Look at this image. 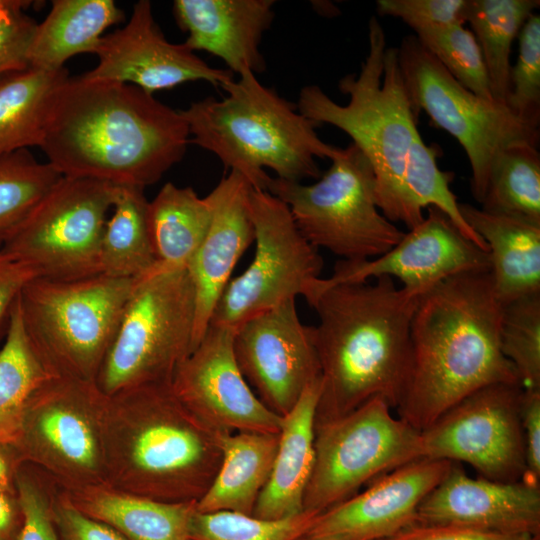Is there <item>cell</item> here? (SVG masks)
Here are the masks:
<instances>
[{
    "instance_id": "obj_25",
    "label": "cell",
    "mask_w": 540,
    "mask_h": 540,
    "mask_svg": "<svg viewBox=\"0 0 540 540\" xmlns=\"http://www.w3.org/2000/svg\"><path fill=\"white\" fill-rule=\"evenodd\" d=\"M467 225L484 240L491 277L502 305L540 293V223L459 203Z\"/></svg>"
},
{
    "instance_id": "obj_50",
    "label": "cell",
    "mask_w": 540,
    "mask_h": 540,
    "mask_svg": "<svg viewBox=\"0 0 540 540\" xmlns=\"http://www.w3.org/2000/svg\"><path fill=\"white\" fill-rule=\"evenodd\" d=\"M299 540H339V539H333V538H313V537L304 536V537H302V538L299 539Z\"/></svg>"
},
{
    "instance_id": "obj_10",
    "label": "cell",
    "mask_w": 540,
    "mask_h": 540,
    "mask_svg": "<svg viewBox=\"0 0 540 540\" xmlns=\"http://www.w3.org/2000/svg\"><path fill=\"white\" fill-rule=\"evenodd\" d=\"M397 53L414 111H425L460 143L471 167V192L481 203L497 154L519 143L538 146L539 125L518 117L506 104L463 87L415 35L403 38Z\"/></svg>"
},
{
    "instance_id": "obj_3",
    "label": "cell",
    "mask_w": 540,
    "mask_h": 540,
    "mask_svg": "<svg viewBox=\"0 0 540 540\" xmlns=\"http://www.w3.org/2000/svg\"><path fill=\"white\" fill-rule=\"evenodd\" d=\"M502 307L490 271L453 276L420 297L398 417L422 431L480 388L520 384L500 348Z\"/></svg>"
},
{
    "instance_id": "obj_45",
    "label": "cell",
    "mask_w": 540,
    "mask_h": 540,
    "mask_svg": "<svg viewBox=\"0 0 540 540\" xmlns=\"http://www.w3.org/2000/svg\"><path fill=\"white\" fill-rule=\"evenodd\" d=\"M520 412L526 466L522 481L540 487V390L524 389Z\"/></svg>"
},
{
    "instance_id": "obj_19",
    "label": "cell",
    "mask_w": 540,
    "mask_h": 540,
    "mask_svg": "<svg viewBox=\"0 0 540 540\" xmlns=\"http://www.w3.org/2000/svg\"><path fill=\"white\" fill-rule=\"evenodd\" d=\"M98 64L82 76L134 85L152 94L191 81L216 87L234 79L229 69L208 65L185 43L169 42L148 0L136 2L123 28L104 35L95 52Z\"/></svg>"
},
{
    "instance_id": "obj_36",
    "label": "cell",
    "mask_w": 540,
    "mask_h": 540,
    "mask_svg": "<svg viewBox=\"0 0 540 540\" xmlns=\"http://www.w3.org/2000/svg\"><path fill=\"white\" fill-rule=\"evenodd\" d=\"M60 177L28 149L0 156V250Z\"/></svg>"
},
{
    "instance_id": "obj_35",
    "label": "cell",
    "mask_w": 540,
    "mask_h": 540,
    "mask_svg": "<svg viewBox=\"0 0 540 540\" xmlns=\"http://www.w3.org/2000/svg\"><path fill=\"white\" fill-rule=\"evenodd\" d=\"M439 149L426 145L418 135L409 147L403 184L413 211L424 218L423 210L436 207L445 213L468 239L488 251L484 240L465 222L455 194L450 189L452 172L442 171L437 165Z\"/></svg>"
},
{
    "instance_id": "obj_42",
    "label": "cell",
    "mask_w": 540,
    "mask_h": 540,
    "mask_svg": "<svg viewBox=\"0 0 540 540\" xmlns=\"http://www.w3.org/2000/svg\"><path fill=\"white\" fill-rule=\"evenodd\" d=\"M30 3L0 0V78L29 68L28 52L37 26L25 12Z\"/></svg>"
},
{
    "instance_id": "obj_9",
    "label": "cell",
    "mask_w": 540,
    "mask_h": 540,
    "mask_svg": "<svg viewBox=\"0 0 540 540\" xmlns=\"http://www.w3.org/2000/svg\"><path fill=\"white\" fill-rule=\"evenodd\" d=\"M195 294L187 269L137 279L96 385L106 396L170 384L194 349Z\"/></svg>"
},
{
    "instance_id": "obj_49",
    "label": "cell",
    "mask_w": 540,
    "mask_h": 540,
    "mask_svg": "<svg viewBox=\"0 0 540 540\" xmlns=\"http://www.w3.org/2000/svg\"><path fill=\"white\" fill-rule=\"evenodd\" d=\"M23 464L13 445L0 443V488L16 490V476Z\"/></svg>"
},
{
    "instance_id": "obj_16",
    "label": "cell",
    "mask_w": 540,
    "mask_h": 540,
    "mask_svg": "<svg viewBox=\"0 0 540 540\" xmlns=\"http://www.w3.org/2000/svg\"><path fill=\"white\" fill-rule=\"evenodd\" d=\"M237 365L257 397L280 417L320 378L314 326L301 322L295 299H289L243 322L235 329Z\"/></svg>"
},
{
    "instance_id": "obj_44",
    "label": "cell",
    "mask_w": 540,
    "mask_h": 540,
    "mask_svg": "<svg viewBox=\"0 0 540 540\" xmlns=\"http://www.w3.org/2000/svg\"><path fill=\"white\" fill-rule=\"evenodd\" d=\"M51 514L59 540H128L109 525L77 509L55 483Z\"/></svg>"
},
{
    "instance_id": "obj_38",
    "label": "cell",
    "mask_w": 540,
    "mask_h": 540,
    "mask_svg": "<svg viewBox=\"0 0 540 540\" xmlns=\"http://www.w3.org/2000/svg\"><path fill=\"white\" fill-rule=\"evenodd\" d=\"M500 348L525 390H540V293L502 307Z\"/></svg>"
},
{
    "instance_id": "obj_34",
    "label": "cell",
    "mask_w": 540,
    "mask_h": 540,
    "mask_svg": "<svg viewBox=\"0 0 540 540\" xmlns=\"http://www.w3.org/2000/svg\"><path fill=\"white\" fill-rule=\"evenodd\" d=\"M482 209L540 223V153L538 146L514 144L492 162Z\"/></svg>"
},
{
    "instance_id": "obj_28",
    "label": "cell",
    "mask_w": 540,
    "mask_h": 540,
    "mask_svg": "<svg viewBox=\"0 0 540 540\" xmlns=\"http://www.w3.org/2000/svg\"><path fill=\"white\" fill-rule=\"evenodd\" d=\"M123 18L113 0H54L46 18L35 28L29 68L59 70L75 55L95 54L103 32Z\"/></svg>"
},
{
    "instance_id": "obj_48",
    "label": "cell",
    "mask_w": 540,
    "mask_h": 540,
    "mask_svg": "<svg viewBox=\"0 0 540 540\" xmlns=\"http://www.w3.org/2000/svg\"><path fill=\"white\" fill-rule=\"evenodd\" d=\"M22 522L17 490L0 488V540H18Z\"/></svg>"
},
{
    "instance_id": "obj_26",
    "label": "cell",
    "mask_w": 540,
    "mask_h": 540,
    "mask_svg": "<svg viewBox=\"0 0 540 540\" xmlns=\"http://www.w3.org/2000/svg\"><path fill=\"white\" fill-rule=\"evenodd\" d=\"M60 489L81 512L128 540H189L196 502H163L106 484Z\"/></svg>"
},
{
    "instance_id": "obj_32",
    "label": "cell",
    "mask_w": 540,
    "mask_h": 540,
    "mask_svg": "<svg viewBox=\"0 0 540 540\" xmlns=\"http://www.w3.org/2000/svg\"><path fill=\"white\" fill-rule=\"evenodd\" d=\"M539 0H467L466 22L482 53L492 96L506 104L513 42Z\"/></svg>"
},
{
    "instance_id": "obj_8",
    "label": "cell",
    "mask_w": 540,
    "mask_h": 540,
    "mask_svg": "<svg viewBox=\"0 0 540 540\" xmlns=\"http://www.w3.org/2000/svg\"><path fill=\"white\" fill-rule=\"evenodd\" d=\"M331 162L312 184L271 177L266 191L288 206L301 234L317 249L350 262L386 253L404 232L377 207L370 162L352 142Z\"/></svg>"
},
{
    "instance_id": "obj_23",
    "label": "cell",
    "mask_w": 540,
    "mask_h": 540,
    "mask_svg": "<svg viewBox=\"0 0 540 540\" xmlns=\"http://www.w3.org/2000/svg\"><path fill=\"white\" fill-rule=\"evenodd\" d=\"M273 0H175L173 15L192 51H206L238 75L261 73L259 45L274 19Z\"/></svg>"
},
{
    "instance_id": "obj_17",
    "label": "cell",
    "mask_w": 540,
    "mask_h": 540,
    "mask_svg": "<svg viewBox=\"0 0 540 540\" xmlns=\"http://www.w3.org/2000/svg\"><path fill=\"white\" fill-rule=\"evenodd\" d=\"M234 332L209 325L177 368L171 390L189 410L221 432L279 433L282 417L260 401L237 365Z\"/></svg>"
},
{
    "instance_id": "obj_6",
    "label": "cell",
    "mask_w": 540,
    "mask_h": 540,
    "mask_svg": "<svg viewBox=\"0 0 540 540\" xmlns=\"http://www.w3.org/2000/svg\"><path fill=\"white\" fill-rule=\"evenodd\" d=\"M369 49L358 74L342 77L340 91L346 105L332 100L319 86H304L298 111L317 125H333L353 140L370 162L375 176V198L392 223L411 229L423 221L411 208L403 178L406 157L420 135L398 63L397 48L386 47L383 27L375 17L368 24Z\"/></svg>"
},
{
    "instance_id": "obj_24",
    "label": "cell",
    "mask_w": 540,
    "mask_h": 540,
    "mask_svg": "<svg viewBox=\"0 0 540 540\" xmlns=\"http://www.w3.org/2000/svg\"><path fill=\"white\" fill-rule=\"evenodd\" d=\"M321 377L306 387L295 406L282 417L279 442L270 477L253 516L280 519L304 510L303 499L314 465V430Z\"/></svg>"
},
{
    "instance_id": "obj_14",
    "label": "cell",
    "mask_w": 540,
    "mask_h": 540,
    "mask_svg": "<svg viewBox=\"0 0 540 540\" xmlns=\"http://www.w3.org/2000/svg\"><path fill=\"white\" fill-rule=\"evenodd\" d=\"M249 206L253 260L228 282L209 325L236 329L289 299L305 297L321 278L323 259L297 228L288 206L268 191L253 188Z\"/></svg>"
},
{
    "instance_id": "obj_4",
    "label": "cell",
    "mask_w": 540,
    "mask_h": 540,
    "mask_svg": "<svg viewBox=\"0 0 540 540\" xmlns=\"http://www.w3.org/2000/svg\"><path fill=\"white\" fill-rule=\"evenodd\" d=\"M223 433L189 410L170 384L106 396V485L163 502H197L221 464Z\"/></svg>"
},
{
    "instance_id": "obj_43",
    "label": "cell",
    "mask_w": 540,
    "mask_h": 540,
    "mask_svg": "<svg viewBox=\"0 0 540 540\" xmlns=\"http://www.w3.org/2000/svg\"><path fill=\"white\" fill-rule=\"evenodd\" d=\"M376 6L380 15L401 19L415 33L466 23L467 0H378Z\"/></svg>"
},
{
    "instance_id": "obj_22",
    "label": "cell",
    "mask_w": 540,
    "mask_h": 540,
    "mask_svg": "<svg viewBox=\"0 0 540 540\" xmlns=\"http://www.w3.org/2000/svg\"><path fill=\"white\" fill-rule=\"evenodd\" d=\"M251 190L252 186L241 174L230 171L206 196L211 221L186 268L195 294L194 349L210 324L236 263L254 241L249 206Z\"/></svg>"
},
{
    "instance_id": "obj_15",
    "label": "cell",
    "mask_w": 540,
    "mask_h": 540,
    "mask_svg": "<svg viewBox=\"0 0 540 540\" xmlns=\"http://www.w3.org/2000/svg\"><path fill=\"white\" fill-rule=\"evenodd\" d=\"M523 391L519 383H495L471 393L420 431L422 458L463 462L493 481H521Z\"/></svg>"
},
{
    "instance_id": "obj_11",
    "label": "cell",
    "mask_w": 540,
    "mask_h": 540,
    "mask_svg": "<svg viewBox=\"0 0 540 540\" xmlns=\"http://www.w3.org/2000/svg\"><path fill=\"white\" fill-rule=\"evenodd\" d=\"M106 403L96 383L52 376L31 397L15 448L58 487L105 482L103 419Z\"/></svg>"
},
{
    "instance_id": "obj_40",
    "label": "cell",
    "mask_w": 540,
    "mask_h": 540,
    "mask_svg": "<svg viewBox=\"0 0 540 540\" xmlns=\"http://www.w3.org/2000/svg\"><path fill=\"white\" fill-rule=\"evenodd\" d=\"M518 56L511 66L506 105L518 117L540 124V16L533 13L518 34Z\"/></svg>"
},
{
    "instance_id": "obj_18",
    "label": "cell",
    "mask_w": 540,
    "mask_h": 540,
    "mask_svg": "<svg viewBox=\"0 0 540 540\" xmlns=\"http://www.w3.org/2000/svg\"><path fill=\"white\" fill-rule=\"evenodd\" d=\"M423 221L408 229L386 253L364 261L340 260L329 284L365 282L370 277L399 279L402 288L422 296L453 276L490 271L489 252L468 239L452 220L436 207H428Z\"/></svg>"
},
{
    "instance_id": "obj_29",
    "label": "cell",
    "mask_w": 540,
    "mask_h": 540,
    "mask_svg": "<svg viewBox=\"0 0 540 540\" xmlns=\"http://www.w3.org/2000/svg\"><path fill=\"white\" fill-rule=\"evenodd\" d=\"M211 221L205 197L168 182L148 202L147 222L156 264L152 273L187 268ZM149 274V275H150ZM148 276V275H147Z\"/></svg>"
},
{
    "instance_id": "obj_7",
    "label": "cell",
    "mask_w": 540,
    "mask_h": 540,
    "mask_svg": "<svg viewBox=\"0 0 540 540\" xmlns=\"http://www.w3.org/2000/svg\"><path fill=\"white\" fill-rule=\"evenodd\" d=\"M136 281L99 273L34 277L24 286L18 298L22 324L53 375L96 383Z\"/></svg>"
},
{
    "instance_id": "obj_47",
    "label": "cell",
    "mask_w": 540,
    "mask_h": 540,
    "mask_svg": "<svg viewBox=\"0 0 540 540\" xmlns=\"http://www.w3.org/2000/svg\"><path fill=\"white\" fill-rule=\"evenodd\" d=\"M34 272L0 250V343L7 334L16 301Z\"/></svg>"
},
{
    "instance_id": "obj_20",
    "label": "cell",
    "mask_w": 540,
    "mask_h": 540,
    "mask_svg": "<svg viewBox=\"0 0 540 540\" xmlns=\"http://www.w3.org/2000/svg\"><path fill=\"white\" fill-rule=\"evenodd\" d=\"M453 462L422 458L372 481L363 492L319 513L306 536L382 540L416 523L423 499Z\"/></svg>"
},
{
    "instance_id": "obj_30",
    "label": "cell",
    "mask_w": 540,
    "mask_h": 540,
    "mask_svg": "<svg viewBox=\"0 0 540 540\" xmlns=\"http://www.w3.org/2000/svg\"><path fill=\"white\" fill-rule=\"evenodd\" d=\"M148 202L144 188L116 185L111 214L100 244V273L140 279L155 267L147 222Z\"/></svg>"
},
{
    "instance_id": "obj_5",
    "label": "cell",
    "mask_w": 540,
    "mask_h": 540,
    "mask_svg": "<svg viewBox=\"0 0 540 540\" xmlns=\"http://www.w3.org/2000/svg\"><path fill=\"white\" fill-rule=\"evenodd\" d=\"M221 88L227 96L206 97L179 110L189 129V144L214 153L223 165L241 174L256 190L271 178L300 182L318 179L316 158L332 159L339 147L322 141L314 121L297 105L265 87L251 71L239 74Z\"/></svg>"
},
{
    "instance_id": "obj_37",
    "label": "cell",
    "mask_w": 540,
    "mask_h": 540,
    "mask_svg": "<svg viewBox=\"0 0 540 540\" xmlns=\"http://www.w3.org/2000/svg\"><path fill=\"white\" fill-rule=\"evenodd\" d=\"M319 512L303 510L268 520L236 512L202 513L195 510L189 540H299L306 536Z\"/></svg>"
},
{
    "instance_id": "obj_41",
    "label": "cell",
    "mask_w": 540,
    "mask_h": 540,
    "mask_svg": "<svg viewBox=\"0 0 540 540\" xmlns=\"http://www.w3.org/2000/svg\"><path fill=\"white\" fill-rule=\"evenodd\" d=\"M54 482L30 464L23 463L16 476V490L23 522L18 540H59L51 514Z\"/></svg>"
},
{
    "instance_id": "obj_1",
    "label": "cell",
    "mask_w": 540,
    "mask_h": 540,
    "mask_svg": "<svg viewBox=\"0 0 540 540\" xmlns=\"http://www.w3.org/2000/svg\"><path fill=\"white\" fill-rule=\"evenodd\" d=\"M179 110L126 83L68 77L54 91L38 147L61 176L145 188L183 158Z\"/></svg>"
},
{
    "instance_id": "obj_21",
    "label": "cell",
    "mask_w": 540,
    "mask_h": 540,
    "mask_svg": "<svg viewBox=\"0 0 540 540\" xmlns=\"http://www.w3.org/2000/svg\"><path fill=\"white\" fill-rule=\"evenodd\" d=\"M416 523L540 537V487L472 478L452 463L420 503Z\"/></svg>"
},
{
    "instance_id": "obj_33",
    "label": "cell",
    "mask_w": 540,
    "mask_h": 540,
    "mask_svg": "<svg viewBox=\"0 0 540 540\" xmlns=\"http://www.w3.org/2000/svg\"><path fill=\"white\" fill-rule=\"evenodd\" d=\"M52 376L24 330L17 299L0 349V443L15 446L31 397Z\"/></svg>"
},
{
    "instance_id": "obj_39",
    "label": "cell",
    "mask_w": 540,
    "mask_h": 540,
    "mask_svg": "<svg viewBox=\"0 0 540 540\" xmlns=\"http://www.w3.org/2000/svg\"><path fill=\"white\" fill-rule=\"evenodd\" d=\"M415 36L463 87L494 100L484 59L471 30L450 25L420 30Z\"/></svg>"
},
{
    "instance_id": "obj_27",
    "label": "cell",
    "mask_w": 540,
    "mask_h": 540,
    "mask_svg": "<svg viewBox=\"0 0 540 540\" xmlns=\"http://www.w3.org/2000/svg\"><path fill=\"white\" fill-rule=\"evenodd\" d=\"M278 442L279 433H223L221 464L210 487L196 502V511L252 515L270 477Z\"/></svg>"
},
{
    "instance_id": "obj_12",
    "label": "cell",
    "mask_w": 540,
    "mask_h": 540,
    "mask_svg": "<svg viewBox=\"0 0 540 540\" xmlns=\"http://www.w3.org/2000/svg\"><path fill=\"white\" fill-rule=\"evenodd\" d=\"M374 398L341 417L315 423L314 465L304 510L323 512L358 489L405 464L422 459L420 431Z\"/></svg>"
},
{
    "instance_id": "obj_31",
    "label": "cell",
    "mask_w": 540,
    "mask_h": 540,
    "mask_svg": "<svg viewBox=\"0 0 540 540\" xmlns=\"http://www.w3.org/2000/svg\"><path fill=\"white\" fill-rule=\"evenodd\" d=\"M68 77L65 68H27L0 78V156L39 145L50 99Z\"/></svg>"
},
{
    "instance_id": "obj_2",
    "label": "cell",
    "mask_w": 540,
    "mask_h": 540,
    "mask_svg": "<svg viewBox=\"0 0 540 540\" xmlns=\"http://www.w3.org/2000/svg\"><path fill=\"white\" fill-rule=\"evenodd\" d=\"M421 296L382 276L373 283L329 284L305 295L318 316L314 341L321 393L315 423L350 413L374 398L399 405L410 364V330Z\"/></svg>"
},
{
    "instance_id": "obj_46",
    "label": "cell",
    "mask_w": 540,
    "mask_h": 540,
    "mask_svg": "<svg viewBox=\"0 0 540 540\" xmlns=\"http://www.w3.org/2000/svg\"><path fill=\"white\" fill-rule=\"evenodd\" d=\"M382 540H540L539 536L506 534L471 528L413 524Z\"/></svg>"
},
{
    "instance_id": "obj_13",
    "label": "cell",
    "mask_w": 540,
    "mask_h": 540,
    "mask_svg": "<svg viewBox=\"0 0 540 540\" xmlns=\"http://www.w3.org/2000/svg\"><path fill=\"white\" fill-rule=\"evenodd\" d=\"M116 185L61 176L1 251L36 277L77 279L100 273V244Z\"/></svg>"
}]
</instances>
